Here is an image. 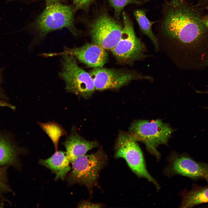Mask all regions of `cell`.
Masks as SVG:
<instances>
[{
  "label": "cell",
  "mask_w": 208,
  "mask_h": 208,
  "mask_svg": "<svg viewBox=\"0 0 208 208\" xmlns=\"http://www.w3.org/2000/svg\"><path fill=\"white\" fill-rule=\"evenodd\" d=\"M61 55L62 67L59 74L64 82L66 89L85 99L89 98L96 90L89 73L80 67L72 56Z\"/></svg>",
  "instance_id": "obj_5"
},
{
  "label": "cell",
  "mask_w": 208,
  "mask_h": 208,
  "mask_svg": "<svg viewBox=\"0 0 208 208\" xmlns=\"http://www.w3.org/2000/svg\"><path fill=\"white\" fill-rule=\"evenodd\" d=\"M149 0H143V1H144V2L147 1ZM164 0L165 1V2H166L167 1V0Z\"/></svg>",
  "instance_id": "obj_24"
},
{
  "label": "cell",
  "mask_w": 208,
  "mask_h": 208,
  "mask_svg": "<svg viewBox=\"0 0 208 208\" xmlns=\"http://www.w3.org/2000/svg\"><path fill=\"white\" fill-rule=\"evenodd\" d=\"M162 14L157 25L160 35L178 44L187 66L208 68V29L195 8L185 0H170L163 5Z\"/></svg>",
  "instance_id": "obj_1"
},
{
  "label": "cell",
  "mask_w": 208,
  "mask_h": 208,
  "mask_svg": "<svg viewBox=\"0 0 208 208\" xmlns=\"http://www.w3.org/2000/svg\"><path fill=\"white\" fill-rule=\"evenodd\" d=\"M146 13V10L140 9L135 10L134 14L141 31L149 38L155 48L158 49L159 48L158 40L151 29L152 25L157 21H150L147 18Z\"/></svg>",
  "instance_id": "obj_16"
},
{
  "label": "cell",
  "mask_w": 208,
  "mask_h": 208,
  "mask_svg": "<svg viewBox=\"0 0 208 208\" xmlns=\"http://www.w3.org/2000/svg\"><path fill=\"white\" fill-rule=\"evenodd\" d=\"M89 73L95 90L101 91L118 89L133 80L142 77L127 70L103 67L94 68Z\"/></svg>",
  "instance_id": "obj_10"
},
{
  "label": "cell",
  "mask_w": 208,
  "mask_h": 208,
  "mask_svg": "<svg viewBox=\"0 0 208 208\" xmlns=\"http://www.w3.org/2000/svg\"><path fill=\"white\" fill-rule=\"evenodd\" d=\"M24 151L9 136L0 132V167L18 168L19 165V155Z\"/></svg>",
  "instance_id": "obj_13"
},
{
  "label": "cell",
  "mask_w": 208,
  "mask_h": 208,
  "mask_svg": "<svg viewBox=\"0 0 208 208\" xmlns=\"http://www.w3.org/2000/svg\"><path fill=\"white\" fill-rule=\"evenodd\" d=\"M75 11L79 10H86L94 0H72Z\"/></svg>",
  "instance_id": "obj_20"
},
{
  "label": "cell",
  "mask_w": 208,
  "mask_h": 208,
  "mask_svg": "<svg viewBox=\"0 0 208 208\" xmlns=\"http://www.w3.org/2000/svg\"><path fill=\"white\" fill-rule=\"evenodd\" d=\"M45 8L34 23L35 31L40 38L49 33L67 28L74 35L78 32L74 24V7L55 0H45Z\"/></svg>",
  "instance_id": "obj_2"
},
{
  "label": "cell",
  "mask_w": 208,
  "mask_h": 208,
  "mask_svg": "<svg viewBox=\"0 0 208 208\" xmlns=\"http://www.w3.org/2000/svg\"><path fill=\"white\" fill-rule=\"evenodd\" d=\"M63 144L71 163L75 159L86 154L88 151L98 146L97 142L88 141L80 136L74 127Z\"/></svg>",
  "instance_id": "obj_12"
},
{
  "label": "cell",
  "mask_w": 208,
  "mask_h": 208,
  "mask_svg": "<svg viewBox=\"0 0 208 208\" xmlns=\"http://www.w3.org/2000/svg\"><path fill=\"white\" fill-rule=\"evenodd\" d=\"M102 205L98 203H94L90 202L83 201L81 202L78 205L79 208H100Z\"/></svg>",
  "instance_id": "obj_21"
},
{
  "label": "cell",
  "mask_w": 208,
  "mask_h": 208,
  "mask_svg": "<svg viewBox=\"0 0 208 208\" xmlns=\"http://www.w3.org/2000/svg\"><path fill=\"white\" fill-rule=\"evenodd\" d=\"M8 166L0 167V200L8 201L4 195L12 192L7 177Z\"/></svg>",
  "instance_id": "obj_18"
},
{
  "label": "cell",
  "mask_w": 208,
  "mask_h": 208,
  "mask_svg": "<svg viewBox=\"0 0 208 208\" xmlns=\"http://www.w3.org/2000/svg\"><path fill=\"white\" fill-rule=\"evenodd\" d=\"M108 1L114 9L115 17L118 20L120 18L122 11L126 5L130 3L141 5L142 3L138 0H108Z\"/></svg>",
  "instance_id": "obj_19"
},
{
  "label": "cell",
  "mask_w": 208,
  "mask_h": 208,
  "mask_svg": "<svg viewBox=\"0 0 208 208\" xmlns=\"http://www.w3.org/2000/svg\"><path fill=\"white\" fill-rule=\"evenodd\" d=\"M202 21L208 29V14L202 17Z\"/></svg>",
  "instance_id": "obj_22"
},
{
  "label": "cell",
  "mask_w": 208,
  "mask_h": 208,
  "mask_svg": "<svg viewBox=\"0 0 208 208\" xmlns=\"http://www.w3.org/2000/svg\"><path fill=\"white\" fill-rule=\"evenodd\" d=\"M196 92L198 93H205V94H208V91H197Z\"/></svg>",
  "instance_id": "obj_23"
},
{
  "label": "cell",
  "mask_w": 208,
  "mask_h": 208,
  "mask_svg": "<svg viewBox=\"0 0 208 208\" xmlns=\"http://www.w3.org/2000/svg\"><path fill=\"white\" fill-rule=\"evenodd\" d=\"M165 173L171 176L179 174L196 180H205L208 182V164L196 161L189 156L173 152L168 157Z\"/></svg>",
  "instance_id": "obj_9"
},
{
  "label": "cell",
  "mask_w": 208,
  "mask_h": 208,
  "mask_svg": "<svg viewBox=\"0 0 208 208\" xmlns=\"http://www.w3.org/2000/svg\"><path fill=\"white\" fill-rule=\"evenodd\" d=\"M123 29L120 38L111 51L117 61L130 64L143 58L145 47L135 34L133 25L129 15L122 12Z\"/></svg>",
  "instance_id": "obj_7"
},
{
  "label": "cell",
  "mask_w": 208,
  "mask_h": 208,
  "mask_svg": "<svg viewBox=\"0 0 208 208\" xmlns=\"http://www.w3.org/2000/svg\"><path fill=\"white\" fill-rule=\"evenodd\" d=\"M37 123L51 139L56 151H57L59 139L62 136L67 134L66 131L60 125L54 122H38Z\"/></svg>",
  "instance_id": "obj_17"
},
{
  "label": "cell",
  "mask_w": 208,
  "mask_h": 208,
  "mask_svg": "<svg viewBox=\"0 0 208 208\" xmlns=\"http://www.w3.org/2000/svg\"><path fill=\"white\" fill-rule=\"evenodd\" d=\"M181 201L179 207L189 208L208 203V186L194 185L190 190H184L180 193Z\"/></svg>",
  "instance_id": "obj_15"
},
{
  "label": "cell",
  "mask_w": 208,
  "mask_h": 208,
  "mask_svg": "<svg viewBox=\"0 0 208 208\" xmlns=\"http://www.w3.org/2000/svg\"><path fill=\"white\" fill-rule=\"evenodd\" d=\"M57 54L72 56L81 62L94 68L103 67L108 58L106 50L93 43H87L78 47L66 48L63 52Z\"/></svg>",
  "instance_id": "obj_11"
},
{
  "label": "cell",
  "mask_w": 208,
  "mask_h": 208,
  "mask_svg": "<svg viewBox=\"0 0 208 208\" xmlns=\"http://www.w3.org/2000/svg\"><path fill=\"white\" fill-rule=\"evenodd\" d=\"M55 0L57 1H59V2H60V1H63L65 0Z\"/></svg>",
  "instance_id": "obj_25"
},
{
  "label": "cell",
  "mask_w": 208,
  "mask_h": 208,
  "mask_svg": "<svg viewBox=\"0 0 208 208\" xmlns=\"http://www.w3.org/2000/svg\"><path fill=\"white\" fill-rule=\"evenodd\" d=\"M173 131L168 125L159 120H139L132 123L128 133L136 142L144 143L149 153L159 159L160 155L157 147L166 143Z\"/></svg>",
  "instance_id": "obj_3"
},
{
  "label": "cell",
  "mask_w": 208,
  "mask_h": 208,
  "mask_svg": "<svg viewBox=\"0 0 208 208\" xmlns=\"http://www.w3.org/2000/svg\"><path fill=\"white\" fill-rule=\"evenodd\" d=\"M70 161L66 152L57 151L50 157L40 159L39 163L50 169L55 174V180H64L67 173L71 169Z\"/></svg>",
  "instance_id": "obj_14"
},
{
  "label": "cell",
  "mask_w": 208,
  "mask_h": 208,
  "mask_svg": "<svg viewBox=\"0 0 208 208\" xmlns=\"http://www.w3.org/2000/svg\"><path fill=\"white\" fill-rule=\"evenodd\" d=\"M123 25L106 12L99 14L89 25L92 43L111 51L119 41Z\"/></svg>",
  "instance_id": "obj_8"
},
{
  "label": "cell",
  "mask_w": 208,
  "mask_h": 208,
  "mask_svg": "<svg viewBox=\"0 0 208 208\" xmlns=\"http://www.w3.org/2000/svg\"><path fill=\"white\" fill-rule=\"evenodd\" d=\"M114 157L124 159L132 171L139 178L153 183L159 189V186L148 171L142 151L136 141L129 133L121 132L116 142Z\"/></svg>",
  "instance_id": "obj_6"
},
{
  "label": "cell",
  "mask_w": 208,
  "mask_h": 208,
  "mask_svg": "<svg viewBox=\"0 0 208 208\" xmlns=\"http://www.w3.org/2000/svg\"><path fill=\"white\" fill-rule=\"evenodd\" d=\"M106 155L101 149L85 155L72 162V170L67 180L69 185L78 183L85 185L90 192L96 185L99 172L106 164Z\"/></svg>",
  "instance_id": "obj_4"
}]
</instances>
